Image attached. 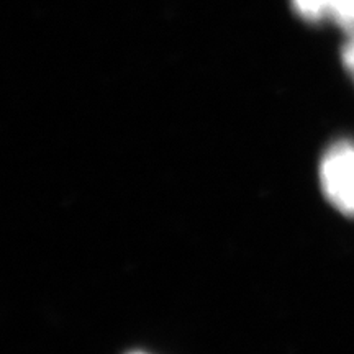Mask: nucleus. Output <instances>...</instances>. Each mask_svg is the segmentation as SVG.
I'll return each instance as SVG.
<instances>
[{"label":"nucleus","mask_w":354,"mask_h":354,"mask_svg":"<svg viewBox=\"0 0 354 354\" xmlns=\"http://www.w3.org/2000/svg\"><path fill=\"white\" fill-rule=\"evenodd\" d=\"M320 183L336 209L354 216V145L339 143L325 154Z\"/></svg>","instance_id":"1"},{"label":"nucleus","mask_w":354,"mask_h":354,"mask_svg":"<svg viewBox=\"0 0 354 354\" xmlns=\"http://www.w3.org/2000/svg\"><path fill=\"white\" fill-rule=\"evenodd\" d=\"M295 12L308 21L326 19V0H292Z\"/></svg>","instance_id":"3"},{"label":"nucleus","mask_w":354,"mask_h":354,"mask_svg":"<svg viewBox=\"0 0 354 354\" xmlns=\"http://www.w3.org/2000/svg\"><path fill=\"white\" fill-rule=\"evenodd\" d=\"M326 19L354 30V0H326Z\"/></svg>","instance_id":"2"},{"label":"nucleus","mask_w":354,"mask_h":354,"mask_svg":"<svg viewBox=\"0 0 354 354\" xmlns=\"http://www.w3.org/2000/svg\"><path fill=\"white\" fill-rule=\"evenodd\" d=\"M343 59L346 68L349 69V73H351V76L354 77V37L351 38V41L346 44V48H344Z\"/></svg>","instance_id":"4"}]
</instances>
